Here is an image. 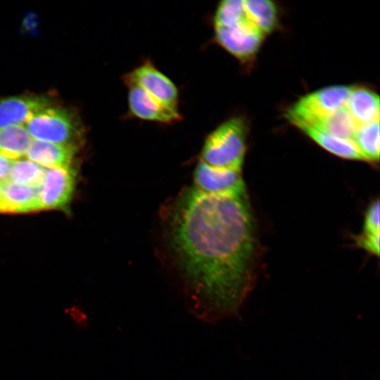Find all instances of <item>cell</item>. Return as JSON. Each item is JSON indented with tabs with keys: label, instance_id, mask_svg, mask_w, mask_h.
Instances as JSON below:
<instances>
[{
	"label": "cell",
	"instance_id": "6da1fadb",
	"mask_svg": "<svg viewBox=\"0 0 380 380\" xmlns=\"http://www.w3.org/2000/svg\"><path fill=\"white\" fill-rule=\"evenodd\" d=\"M164 220L189 312L210 323L238 315L251 288L255 243L246 195L191 185L167 205Z\"/></svg>",
	"mask_w": 380,
	"mask_h": 380
},
{
	"label": "cell",
	"instance_id": "7a4b0ae2",
	"mask_svg": "<svg viewBox=\"0 0 380 380\" xmlns=\"http://www.w3.org/2000/svg\"><path fill=\"white\" fill-rule=\"evenodd\" d=\"M248 124L244 118H230L205 138L199 161L212 167L241 170L246 151Z\"/></svg>",
	"mask_w": 380,
	"mask_h": 380
},
{
	"label": "cell",
	"instance_id": "3957f363",
	"mask_svg": "<svg viewBox=\"0 0 380 380\" xmlns=\"http://www.w3.org/2000/svg\"><path fill=\"white\" fill-rule=\"evenodd\" d=\"M25 127L32 139L64 146L77 147L83 136L76 114L53 104L36 113Z\"/></svg>",
	"mask_w": 380,
	"mask_h": 380
},
{
	"label": "cell",
	"instance_id": "277c9868",
	"mask_svg": "<svg viewBox=\"0 0 380 380\" xmlns=\"http://www.w3.org/2000/svg\"><path fill=\"white\" fill-rule=\"evenodd\" d=\"M351 86L332 85L301 96L286 112V118L295 125L309 118L324 116L345 107Z\"/></svg>",
	"mask_w": 380,
	"mask_h": 380
},
{
	"label": "cell",
	"instance_id": "5b68a950",
	"mask_svg": "<svg viewBox=\"0 0 380 380\" xmlns=\"http://www.w3.org/2000/svg\"><path fill=\"white\" fill-rule=\"evenodd\" d=\"M217 44L242 63L256 56L265 35L248 18L229 27L214 26Z\"/></svg>",
	"mask_w": 380,
	"mask_h": 380
},
{
	"label": "cell",
	"instance_id": "8992f818",
	"mask_svg": "<svg viewBox=\"0 0 380 380\" xmlns=\"http://www.w3.org/2000/svg\"><path fill=\"white\" fill-rule=\"evenodd\" d=\"M125 85L135 84L172 110L179 111V91L175 84L146 60L122 77Z\"/></svg>",
	"mask_w": 380,
	"mask_h": 380
},
{
	"label": "cell",
	"instance_id": "52a82bcc",
	"mask_svg": "<svg viewBox=\"0 0 380 380\" xmlns=\"http://www.w3.org/2000/svg\"><path fill=\"white\" fill-rule=\"evenodd\" d=\"M192 186L208 194L246 195L241 170L215 167L201 161L195 167Z\"/></svg>",
	"mask_w": 380,
	"mask_h": 380
},
{
	"label": "cell",
	"instance_id": "ba28073f",
	"mask_svg": "<svg viewBox=\"0 0 380 380\" xmlns=\"http://www.w3.org/2000/svg\"><path fill=\"white\" fill-rule=\"evenodd\" d=\"M75 187L71 167L46 168L39 196L43 209H64L70 202Z\"/></svg>",
	"mask_w": 380,
	"mask_h": 380
},
{
	"label": "cell",
	"instance_id": "9c48e42d",
	"mask_svg": "<svg viewBox=\"0 0 380 380\" xmlns=\"http://www.w3.org/2000/svg\"><path fill=\"white\" fill-rule=\"evenodd\" d=\"M128 115L142 120L172 124L182 120L179 111L167 107L140 87L127 84Z\"/></svg>",
	"mask_w": 380,
	"mask_h": 380
},
{
	"label": "cell",
	"instance_id": "30bf717a",
	"mask_svg": "<svg viewBox=\"0 0 380 380\" xmlns=\"http://www.w3.org/2000/svg\"><path fill=\"white\" fill-rule=\"evenodd\" d=\"M46 96L20 95L0 99V128L26 122L40 110L52 105Z\"/></svg>",
	"mask_w": 380,
	"mask_h": 380
},
{
	"label": "cell",
	"instance_id": "8fae6325",
	"mask_svg": "<svg viewBox=\"0 0 380 380\" xmlns=\"http://www.w3.org/2000/svg\"><path fill=\"white\" fill-rule=\"evenodd\" d=\"M43 210L39 187L2 182L0 213H27Z\"/></svg>",
	"mask_w": 380,
	"mask_h": 380
},
{
	"label": "cell",
	"instance_id": "7c38bea8",
	"mask_svg": "<svg viewBox=\"0 0 380 380\" xmlns=\"http://www.w3.org/2000/svg\"><path fill=\"white\" fill-rule=\"evenodd\" d=\"M77 147L32 139L27 158L45 168L71 167Z\"/></svg>",
	"mask_w": 380,
	"mask_h": 380
},
{
	"label": "cell",
	"instance_id": "4fadbf2b",
	"mask_svg": "<svg viewBox=\"0 0 380 380\" xmlns=\"http://www.w3.org/2000/svg\"><path fill=\"white\" fill-rule=\"evenodd\" d=\"M346 108L357 127L379 120V96L365 86H351Z\"/></svg>",
	"mask_w": 380,
	"mask_h": 380
},
{
	"label": "cell",
	"instance_id": "5bb4252c",
	"mask_svg": "<svg viewBox=\"0 0 380 380\" xmlns=\"http://www.w3.org/2000/svg\"><path fill=\"white\" fill-rule=\"evenodd\" d=\"M294 125L297 127L307 126L334 137L350 140L357 127L346 106L331 114L309 118Z\"/></svg>",
	"mask_w": 380,
	"mask_h": 380
},
{
	"label": "cell",
	"instance_id": "9a60e30c",
	"mask_svg": "<svg viewBox=\"0 0 380 380\" xmlns=\"http://www.w3.org/2000/svg\"><path fill=\"white\" fill-rule=\"evenodd\" d=\"M298 128L317 145L338 157L365 161L353 140L334 137L307 126H300Z\"/></svg>",
	"mask_w": 380,
	"mask_h": 380
},
{
	"label": "cell",
	"instance_id": "2e32d148",
	"mask_svg": "<svg viewBox=\"0 0 380 380\" xmlns=\"http://www.w3.org/2000/svg\"><path fill=\"white\" fill-rule=\"evenodd\" d=\"M248 19L265 35L272 32L279 23V8L270 0H243Z\"/></svg>",
	"mask_w": 380,
	"mask_h": 380
},
{
	"label": "cell",
	"instance_id": "e0dca14e",
	"mask_svg": "<svg viewBox=\"0 0 380 380\" xmlns=\"http://www.w3.org/2000/svg\"><path fill=\"white\" fill-rule=\"evenodd\" d=\"M32 138L25 125H11L0 128V155L11 160L26 155Z\"/></svg>",
	"mask_w": 380,
	"mask_h": 380
},
{
	"label": "cell",
	"instance_id": "ac0fdd59",
	"mask_svg": "<svg viewBox=\"0 0 380 380\" xmlns=\"http://www.w3.org/2000/svg\"><path fill=\"white\" fill-rule=\"evenodd\" d=\"M355 143L365 161L378 162L379 159V120L358 126L353 134Z\"/></svg>",
	"mask_w": 380,
	"mask_h": 380
},
{
	"label": "cell",
	"instance_id": "d6986e66",
	"mask_svg": "<svg viewBox=\"0 0 380 380\" xmlns=\"http://www.w3.org/2000/svg\"><path fill=\"white\" fill-rule=\"evenodd\" d=\"M46 168L29 159L13 160L7 180L15 184L39 187L42 183Z\"/></svg>",
	"mask_w": 380,
	"mask_h": 380
},
{
	"label": "cell",
	"instance_id": "ffe728a7",
	"mask_svg": "<svg viewBox=\"0 0 380 380\" xmlns=\"http://www.w3.org/2000/svg\"><path fill=\"white\" fill-rule=\"evenodd\" d=\"M247 18L243 0H224L219 3L213 18V25L229 27Z\"/></svg>",
	"mask_w": 380,
	"mask_h": 380
},
{
	"label": "cell",
	"instance_id": "44dd1931",
	"mask_svg": "<svg viewBox=\"0 0 380 380\" xmlns=\"http://www.w3.org/2000/svg\"><path fill=\"white\" fill-rule=\"evenodd\" d=\"M363 232H380V207L379 201L376 199L368 207L363 222Z\"/></svg>",
	"mask_w": 380,
	"mask_h": 380
},
{
	"label": "cell",
	"instance_id": "7402d4cb",
	"mask_svg": "<svg viewBox=\"0 0 380 380\" xmlns=\"http://www.w3.org/2000/svg\"><path fill=\"white\" fill-rule=\"evenodd\" d=\"M379 239L380 232H362V233L357 237L356 243L358 247L362 248L369 253L379 256L380 249Z\"/></svg>",
	"mask_w": 380,
	"mask_h": 380
},
{
	"label": "cell",
	"instance_id": "603a6c76",
	"mask_svg": "<svg viewBox=\"0 0 380 380\" xmlns=\"http://www.w3.org/2000/svg\"><path fill=\"white\" fill-rule=\"evenodd\" d=\"M13 160L0 155V182L8 178Z\"/></svg>",
	"mask_w": 380,
	"mask_h": 380
},
{
	"label": "cell",
	"instance_id": "cb8c5ba5",
	"mask_svg": "<svg viewBox=\"0 0 380 380\" xmlns=\"http://www.w3.org/2000/svg\"><path fill=\"white\" fill-rule=\"evenodd\" d=\"M2 197V182H0V203Z\"/></svg>",
	"mask_w": 380,
	"mask_h": 380
}]
</instances>
